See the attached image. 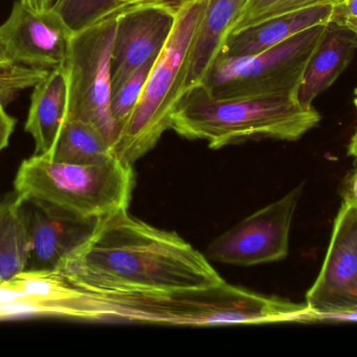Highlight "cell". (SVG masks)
Masks as SVG:
<instances>
[{
	"label": "cell",
	"instance_id": "cell-1",
	"mask_svg": "<svg viewBox=\"0 0 357 357\" xmlns=\"http://www.w3.org/2000/svg\"><path fill=\"white\" fill-rule=\"evenodd\" d=\"M56 270L75 286L100 293L182 291L224 282L177 233L132 217L128 209L96 219L91 234Z\"/></svg>",
	"mask_w": 357,
	"mask_h": 357
},
{
	"label": "cell",
	"instance_id": "cell-2",
	"mask_svg": "<svg viewBox=\"0 0 357 357\" xmlns=\"http://www.w3.org/2000/svg\"><path fill=\"white\" fill-rule=\"evenodd\" d=\"M278 298L266 297L226 281L206 289L100 293L79 289L75 320L146 323L177 326L300 323L307 310Z\"/></svg>",
	"mask_w": 357,
	"mask_h": 357
},
{
	"label": "cell",
	"instance_id": "cell-3",
	"mask_svg": "<svg viewBox=\"0 0 357 357\" xmlns=\"http://www.w3.org/2000/svg\"><path fill=\"white\" fill-rule=\"evenodd\" d=\"M321 115L298 96L216 99L202 85L185 90L174 109L171 129L211 149L249 140H297L318 126Z\"/></svg>",
	"mask_w": 357,
	"mask_h": 357
},
{
	"label": "cell",
	"instance_id": "cell-4",
	"mask_svg": "<svg viewBox=\"0 0 357 357\" xmlns=\"http://www.w3.org/2000/svg\"><path fill=\"white\" fill-rule=\"evenodd\" d=\"M207 4L208 0H178L171 35L113 145V154L123 163L133 165L171 129L174 109L186 85L195 33Z\"/></svg>",
	"mask_w": 357,
	"mask_h": 357
},
{
	"label": "cell",
	"instance_id": "cell-5",
	"mask_svg": "<svg viewBox=\"0 0 357 357\" xmlns=\"http://www.w3.org/2000/svg\"><path fill=\"white\" fill-rule=\"evenodd\" d=\"M134 186L133 168L115 156L77 165L43 154L23 161L14 182L15 192L23 199L42 201L90 220L128 209Z\"/></svg>",
	"mask_w": 357,
	"mask_h": 357
},
{
	"label": "cell",
	"instance_id": "cell-6",
	"mask_svg": "<svg viewBox=\"0 0 357 357\" xmlns=\"http://www.w3.org/2000/svg\"><path fill=\"white\" fill-rule=\"evenodd\" d=\"M328 25L306 29L258 54L216 57L199 85L216 99L299 98L308 63L324 39Z\"/></svg>",
	"mask_w": 357,
	"mask_h": 357
},
{
	"label": "cell",
	"instance_id": "cell-7",
	"mask_svg": "<svg viewBox=\"0 0 357 357\" xmlns=\"http://www.w3.org/2000/svg\"><path fill=\"white\" fill-rule=\"evenodd\" d=\"M119 12L73 33L63 65L68 79L66 119L91 124L112 148L119 136V125L111 112V58Z\"/></svg>",
	"mask_w": 357,
	"mask_h": 357
},
{
	"label": "cell",
	"instance_id": "cell-8",
	"mask_svg": "<svg viewBox=\"0 0 357 357\" xmlns=\"http://www.w3.org/2000/svg\"><path fill=\"white\" fill-rule=\"evenodd\" d=\"M302 187L220 235L208 247V257L220 263L241 266L284 259L289 254V232Z\"/></svg>",
	"mask_w": 357,
	"mask_h": 357
},
{
	"label": "cell",
	"instance_id": "cell-9",
	"mask_svg": "<svg viewBox=\"0 0 357 357\" xmlns=\"http://www.w3.org/2000/svg\"><path fill=\"white\" fill-rule=\"evenodd\" d=\"M176 6L148 1L119 10L111 58L112 96L136 69L160 54L175 23Z\"/></svg>",
	"mask_w": 357,
	"mask_h": 357
},
{
	"label": "cell",
	"instance_id": "cell-10",
	"mask_svg": "<svg viewBox=\"0 0 357 357\" xmlns=\"http://www.w3.org/2000/svg\"><path fill=\"white\" fill-rule=\"evenodd\" d=\"M73 34L52 8L38 12L22 0L0 25V41L15 62L48 71L64 65Z\"/></svg>",
	"mask_w": 357,
	"mask_h": 357
},
{
	"label": "cell",
	"instance_id": "cell-11",
	"mask_svg": "<svg viewBox=\"0 0 357 357\" xmlns=\"http://www.w3.org/2000/svg\"><path fill=\"white\" fill-rule=\"evenodd\" d=\"M316 312L357 310V207L342 203L322 270L306 295Z\"/></svg>",
	"mask_w": 357,
	"mask_h": 357
},
{
	"label": "cell",
	"instance_id": "cell-12",
	"mask_svg": "<svg viewBox=\"0 0 357 357\" xmlns=\"http://www.w3.org/2000/svg\"><path fill=\"white\" fill-rule=\"evenodd\" d=\"M23 201L29 237L26 270H56L96 226V220L83 219L35 199Z\"/></svg>",
	"mask_w": 357,
	"mask_h": 357
},
{
	"label": "cell",
	"instance_id": "cell-13",
	"mask_svg": "<svg viewBox=\"0 0 357 357\" xmlns=\"http://www.w3.org/2000/svg\"><path fill=\"white\" fill-rule=\"evenodd\" d=\"M333 10V4L316 6L231 34L225 38L218 56H250L264 52L306 29L331 24Z\"/></svg>",
	"mask_w": 357,
	"mask_h": 357
},
{
	"label": "cell",
	"instance_id": "cell-14",
	"mask_svg": "<svg viewBox=\"0 0 357 357\" xmlns=\"http://www.w3.org/2000/svg\"><path fill=\"white\" fill-rule=\"evenodd\" d=\"M68 79L64 66L52 69L33 86L25 131L35 140V154H46L54 146L67 119Z\"/></svg>",
	"mask_w": 357,
	"mask_h": 357
},
{
	"label": "cell",
	"instance_id": "cell-15",
	"mask_svg": "<svg viewBox=\"0 0 357 357\" xmlns=\"http://www.w3.org/2000/svg\"><path fill=\"white\" fill-rule=\"evenodd\" d=\"M357 48L356 35L345 27L331 23L324 39L308 63L299 90V101L312 106L314 101L328 89L351 62Z\"/></svg>",
	"mask_w": 357,
	"mask_h": 357
},
{
	"label": "cell",
	"instance_id": "cell-16",
	"mask_svg": "<svg viewBox=\"0 0 357 357\" xmlns=\"http://www.w3.org/2000/svg\"><path fill=\"white\" fill-rule=\"evenodd\" d=\"M245 1L208 0L205 13L195 33L185 90L203 82L216 57L220 54L222 42Z\"/></svg>",
	"mask_w": 357,
	"mask_h": 357
},
{
	"label": "cell",
	"instance_id": "cell-17",
	"mask_svg": "<svg viewBox=\"0 0 357 357\" xmlns=\"http://www.w3.org/2000/svg\"><path fill=\"white\" fill-rule=\"evenodd\" d=\"M23 203L16 192L0 203V284L26 270L29 237Z\"/></svg>",
	"mask_w": 357,
	"mask_h": 357
},
{
	"label": "cell",
	"instance_id": "cell-18",
	"mask_svg": "<svg viewBox=\"0 0 357 357\" xmlns=\"http://www.w3.org/2000/svg\"><path fill=\"white\" fill-rule=\"evenodd\" d=\"M45 156L59 163L90 165L114 157L112 146L100 130L79 119H66Z\"/></svg>",
	"mask_w": 357,
	"mask_h": 357
},
{
	"label": "cell",
	"instance_id": "cell-19",
	"mask_svg": "<svg viewBox=\"0 0 357 357\" xmlns=\"http://www.w3.org/2000/svg\"><path fill=\"white\" fill-rule=\"evenodd\" d=\"M342 1L343 0H245L231 25L228 35L279 17L316 6H335Z\"/></svg>",
	"mask_w": 357,
	"mask_h": 357
},
{
	"label": "cell",
	"instance_id": "cell-20",
	"mask_svg": "<svg viewBox=\"0 0 357 357\" xmlns=\"http://www.w3.org/2000/svg\"><path fill=\"white\" fill-rule=\"evenodd\" d=\"M119 8L121 0H58L52 10L73 33H77Z\"/></svg>",
	"mask_w": 357,
	"mask_h": 357
},
{
	"label": "cell",
	"instance_id": "cell-21",
	"mask_svg": "<svg viewBox=\"0 0 357 357\" xmlns=\"http://www.w3.org/2000/svg\"><path fill=\"white\" fill-rule=\"evenodd\" d=\"M48 69L33 68L15 62L0 41V94L8 103L20 90L33 87L50 73Z\"/></svg>",
	"mask_w": 357,
	"mask_h": 357
},
{
	"label": "cell",
	"instance_id": "cell-22",
	"mask_svg": "<svg viewBox=\"0 0 357 357\" xmlns=\"http://www.w3.org/2000/svg\"><path fill=\"white\" fill-rule=\"evenodd\" d=\"M157 57L150 59L144 63L139 68L136 69L128 78L127 81L121 85L119 92L112 96L111 112H112L113 119L119 125V130L133 110L136 103L139 100L149 73H150Z\"/></svg>",
	"mask_w": 357,
	"mask_h": 357
},
{
	"label": "cell",
	"instance_id": "cell-23",
	"mask_svg": "<svg viewBox=\"0 0 357 357\" xmlns=\"http://www.w3.org/2000/svg\"><path fill=\"white\" fill-rule=\"evenodd\" d=\"M331 23L345 27L354 33L357 39V0H343L335 4Z\"/></svg>",
	"mask_w": 357,
	"mask_h": 357
},
{
	"label": "cell",
	"instance_id": "cell-24",
	"mask_svg": "<svg viewBox=\"0 0 357 357\" xmlns=\"http://www.w3.org/2000/svg\"><path fill=\"white\" fill-rule=\"evenodd\" d=\"M314 322H357V310L347 312H316L307 308L300 323Z\"/></svg>",
	"mask_w": 357,
	"mask_h": 357
},
{
	"label": "cell",
	"instance_id": "cell-25",
	"mask_svg": "<svg viewBox=\"0 0 357 357\" xmlns=\"http://www.w3.org/2000/svg\"><path fill=\"white\" fill-rule=\"evenodd\" d=\"M15 125H16V119L6 112L4 107H1L0 108V153L8 146Z\"/></svg>",
	"mask_w": 357,
	"mask_h": 357
},
{
	"label": "cell",
	"instance_id": "cell-26",
	"mask_svg": "<svg viewBox=\"0 0 357 357\" xmlns=\"http://www.w3.org/2000/svg\"><path fill=\"white\" fill-rule=\"evenodd\" d=\"M356 167L344 180L342 186V196L344 203L357 207V161Z\"/></svg>",
	"mask_w": 357,
	"mask_h": 357
},
{
	"label": "cell",
	"instance_id": "cell-27",
	"mask_svg": "<svg viewBox=\"0 0 357 357\" xmlns=\"http://www.w3.org/2000/svg\"><path fill=\"white\" fill-rule=\"evenodd\" d=\"M26 6L38 12L52 10L58 0H22Z\"/></svg>",
	"mask_w": 357,
	"mask_h": 357
},
{
	"label": "cell",
	"instance_id": "cell-28",
	"mask_svg": "<svg viewBox=\"0 0 357 357\" xmlns=\"http://www.w3.org/2000/svg\"><path fill=\"white\" fill-rule=\"evenodd\" d=\"M354 104L357 109V88L354 92ZM348 154L354 157V161H357V129L354 136H352L351 142L349 144V149H348Z\"/></svg>",
	"mask_w": 357,
	"mask_h": 357
},
{
	"label": "cell",
	"instance_id": "cell-29",
	"mask_svg": "<svg viewBox=\"0 0 357 357\" xmlns=\"http://www.w3.org/2000/svg\"><path fill=\"white\" fill-rule=\"evenodd\" d=\"M6 103H8V101H6V99H4V96L0 94V108H1V107H4V105H6Z\"/></svg>",
	"mask_w": 357,
	"mask_h": 357
}]
</instances>
